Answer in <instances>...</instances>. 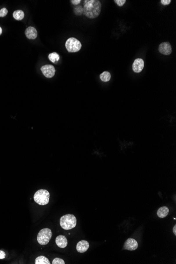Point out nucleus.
<instances>
[{
    "label": "nucleus",
    "mask_w": 176,
    "mask_h": 264,
    "mask_svg": "<svg viewBox=\"0 0 176 264\" xmlns=\"http://www.w3.org/2000/svg\"><path fill=\"white\" fill-rule=\"evenodd\" d=\"M83 13L89 19H95L101 11V3L98 0L84 1Z\"/></svg>",
    "instance_id": "obj_1"
},
{
    "label": "nucleus",
    "mask_w": 176,
    "mask_h": 264,
    "mask_svg": "<svg viewBox=\"0 0 176 264\" xmlns=\"http://www.w3.org/2000/svg\"><path fill=\"white\" fill-rule=\"evenodd\" d=\"M61 227L64 230H70L74 228L77 225L76 217L72 214H67L61 217Z\"/></svg>",
    "instance_id": "obj_2"
},
{
    "label": "nucleus",
    "mask_w": 176,
    "mask_h": 264,
    "mask_svg": "<svg viewBox=\"0 0 176 264\" xmlns=\"http://www.w3.org/2000/svg\"><path fill=\"white\" fill-rule=\"evenodd\" d=\"M34 201L40 205H46L49 202L50 193L45 189L37 190L34 195Z\"/></svg>",
    "instance_id": "obj_3"
},
{
    "label": "nucleus",
    "mask_w": 176,
    "mask_h": 264,
    "mask_svg": "<svg viewBox=\"0 0 176 264\" xmlns=\"http://www.w3.org/2000/svg\"><path fill=\"white\" fill-rule=\"evenodd\" d=\"M52 236L51 229L44 228L41 229L37 236V242L41 245H46L48 244Z\"/></svg>",
    "instance_id": "obj_4"
},
{
    "label": "nucleus",
    "mask_w": 176,
    "mask_h": 264,
    "mask_svg": "<svg viewBox=\"0 0 176 264\" xmlns=\"http://www.w3.org/2000/svg\"><path fill=\"white\" fill-rule=\"evenodd\" d=\"M82 44L78 40L74 38H70L65 42V48L69 52L74 53L81 50Z\"/></svg>",
    "instance_id": "obj_5"
},
{
    "label": "nucleus",
    "mask_w": 176,
    "mask_h": 264,
    "mask_svg": "<svg viewBox=\"0 0 176 264\" xmlns=\"http://www.w3.org/2000/svg\"><path fill=\"white\" fill-rule=\"evenodd\" d=\"M43 74L48 78H51L55 75V69L53 65H44L41 67Z\"/></svg>",
    "instance_id": "obj_6"
},
{
    "label": "nucleus",
    "mask_w": 176,
    "mask_h": 264,
    "mask_svg": "<svg viewBox=\"0 0 176 264\" xmlns=\"http://www.w3.org/2000/svg\"><path fill=\"white\" fill-rule=\"evenodd\" d=\"M138 247V244L136 240L133 238H129L127 239L123 246V248L126 250H136Z\"/></svg>",
    "instance_id": "obj_7"
},
{
    "label": "nucleus",
    "mask_w": 176,
    "mask_h": 264,
    "mask_svg": "<svg viewBox=\"0 0 176 264\" xmlns=\"http://www.w3.org/2000/svg\"><path fill=\"white\" fill-rule=\"evenodd\" d=\"M159 51L164 55H169L172 52V47L169 42L161 43L159 47Z\"/></svg>",
    "instance_id": "obj_8"
},
{
    "label": "nucleus",
    "mask_w": 176,
    "mask_h": 264,
    "mask_svg": "<svg viewBox=\"0 0 176 264\" xmlns=\"http://www.w3.org/2000/svg\"><path fill=\"white\" fill-rule=\"evenodd\" d=\"M144 67V61L141 58H137L134 61L132 70L136 73H140Z\"/></svg>",
    "instance_id": "obj_9"
},
{
    "label": "nucleus",
    "mask_w": 176,
    "mask_h": 264,
    "mask_svg": "<svg viewBox=\"0 0 176 264\" xmlns=\"http://www.w3.org/2000/svg\"><path fill=\"white\" fill-rule=\"evenodd\" d=\"M25 34L26 38L28 39H35L37 36V32L34 27L29 26L26 29Z\"/></svg>",
    "instance_id": "obj_10"
},
{
    "label": "nucleus",
    "mask_w": 176,
    "mask_h": 264,
    "mask_svg": "<svg viewBox=\"0 0 176 264\" xmlns=\"http://www.w3.org/2000/svg\"><path fill=\"white\" fill-rule=\"evenodd\" d=\"M89 248V244L86 240H81L79 242L77 245V250L80 253H83L87 251Z\"/></svg>",
    "instance_id": "obj_11"
},
{
    "label": "nucleus",
    "mask_w": 176,
    "mask_h": 264,
    "mask_svg": "<svg viewBox=\"0 0 176 264\" xmlns=\"http://www.w3.org/2000/svg\"><path fill=\"white\" fill-rule=\"evenodd\" d=\"M55 243L59 247L64 248L68 245V240L65 236L63 235H59L55 239Z\"/></svg>",
    "instance_id": "obj_12"
},
{
    "label": "nucleus",
    "mask_w": 176,
    "mask_h": 264,
    "mask_svg": "<svg viewBox=\"0 0 176 264\" xmlns=\"http://www.w3.org/2000/svg\"><path fill=\"white\" fill-rule=\"evenodd\" d=\"M169 212V209L167 207L164 206L160 207L157 211V215L159 218H164L167 216Z\"/></svg>",
    "instance_id": "obj_13"
},
{
    "label": "nucleus",
    "mask_w": 176,
    "mask_h": 264,
    "mask_svg": "<svg viewBox=\"0 0 176 264\" xmlns=\"http://www.w3.org/2000/svg\"><path fill=\"white\" fill-rule=\"evenodd\" d=\"M35 264H50V262L48 259L45 256H40L37 257L35 261Z\"/></svg>",
    "instance_id": "obj_14"
},
{
    "label": "nucleus",
    "mask_w": 176,
    "mask_h": 264,
    "mask_svg": "<svg viewBox=\"0 0 176 264\" xmlns=\"http://www.w3.org/2000/svg\"><path fill=\"white\" fill-rule=\"evenodd\" d=\"M13 17L15 20L17 21L22 20L24 17V13L22 10H17L13 12Z\"/></svg>",
    "instance_id": "obj_15"
},
{
    "label": "nucleus",
    "mask_w": 176,
    "mask_h": 264,
    "mask_svg": "<svg viewBox=\"0 0 176 264\" xmlns=\"http://www.w3.org/2000/svg\"><path fill=\"white\" fill-rule=\"evenodd\" d=\"M49 59L51 61V62L54 63H57L60 60V56L59 54L57 53V52H52L51 53L49 54Z\"/></svg>",
    "instance_id": "obj_16"
},
{
    "label": "nucleus",
    "mask_w": 176,
    "mask_h": 264,
    "mask_svg": "<svg viewBox=\"0 0 176 264\" xmlns=\"http://www.w3.org/2000/svg\"><path fill=\"white\" fill-rule=\"evenodd\" d=\"M100 79L103 82H108L111 79V74L108 71H105L100 75Z\"/></svg>",
    "instance_id": "obj_17"
},
{
    "label": "nucleus",
    "mask_w": 176,
    "mask_h": 264,
    "mask_svg": "<svg viewBox=\"0 0 176 264\" xmlns=\"http://www.w3.org/2000/svg\"><path fill=\"white\" fill-rule=\"evenodd\" d=\"M74 12L77 15H81L83 12V8L81 6H77L74 8Z\"/></svg>",
    "instance_id": "obj_18"
},
{
    "label": "nucleus",
    "mask_w": 176,
    "mask_h": 264,
    "mask_svg": "<svg viewBox=\"0 0 176 264\" xmlns=\"http://www.w3.org/2000/svg\"><path fill=\"white\" fill-rule=\"evenodd\" d=\"M52 264H64L65 262L62 259L59 258H55L53 259L52 261Z\"/></svg>",
    "instance_id": "obj_19"
},
{
    "label": "nucleus",
    "mask_w": 176,
    "mask_h": 264,
    "mask_svg": "<svg viewBox=\"0 0 176 264\" xmlns=\"http://www.w3.org/2000/svg\"><path fill=\"white\" fill-rule=\"evenodd\" d=\"M8 11L6 8H2L1 10H0V17H6L8 14Z\"/></svg>",
    "instance_id": "obj_20"
},
{
    "label": "nucleus",
    "mask_w": 176,
    "mask_h": 264,
    "mask_svg": "<svg viewBox=\"0 0 176 264\" xmlns=\"http://www.w3.org/2000/svg\"><path fill=\"white\" fill-rule=\"evenodd\" d=\"M114 2H115L118 4V6H122L125 3L126 1L125 0H114Z\"/></svg>",
    "instance_id": "obj_21"
},
{
    "label": "nucleus",
    "mask_w": 176,
    "mask_h": 264,
    "mask_svg": "<svg viewBox=\"0 0 176 264\" xmlns=\"http://www.w3.org/2000/svg\"><path fill=\"white\" fill-rule=\"evenodd\" d=\"M161 3L164 6H167L170 3L171 0H161Z\"/></svg>",
    "instance_id": "obj_22"
},
{
    "label": "nucleus",
    "mask_w": 176,
    "mask_h": 264,
    "mask_svg": "<svg viewBox=\"0 0 176 264\" xmlns=\"http://www.w3.org/2000/svg\"><path fill=\"white\" fill-rule=\"evenodd\" d=\"M5 257H6L5 252L2 250H0V259H2L5 258Z\"/></svg>",
    "instance_id": "obj_23"
},
{
    "label": "nucleus",
    "mask_w": 176,
    "mask_h": 264,
    "mask_svg": "<svg viewBox=\"0 0 176 264\" xmlns=\"http://www.w3.org/2000/svg\"><path fill=\"white\" fill-rule=\"evenodd\" d=\"M71 2L73 5H78L81 2V0H72Z\"/></svg>",
    "instance_id": "obj_24"
},
{
    "label": "nucleus",
    "mask_w": 176,
    "mask_h": 264,
    "mask_svg": "<svg viewBox=\"0 0 176 264\" xmlns=\"http://www.w3.org/2000/svg\"><path fill=\"white\" fill-rule=\"evenodd\" d=\"M173 233H174V234H175V235H176V225H175V226H174V227H173Z\"/></svg>",
    "instance_id": "obj_25"
},
{
    "label": "nucleus",
    "mask_w": 176,
    "mask_h": 264,
    "mask_svg": "<svg viewBox=\"0 0 176 264\" xmlns=\"http://www.w3.org/2000/svg\"><path fill=\"white\" fill-rule=\"evenodd\" d=\"M2 33V29L0 27V35Z\"/></svg>",
    "instance_id": "obj_26"
}]
</instances>
